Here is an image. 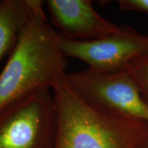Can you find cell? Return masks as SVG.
<instances>
[{"label":"cell","instance_id":"cell-3","mask_svg":"<svg viewBox=\"0 0 148 148\" xmlns=\"http://www.w3.org/2000/svg\"><path fill=\"white\" fill-rule=\"evenodd\" d=\"M56 112L50 89L0 112V148H54Z\"/></svg>","mask_w":148,"mask_h":148},{"label":"cell","instance_id":"cell-1","mask_svg":"<svg viewBox=\"0 0 148 148\" xmlns=\"http://www.w3.org/2000/svg\"><path fill=\"white\" fill-rule=\"evenodd\" d=\"M44 2L32 0L31 17L0 73V112L38 91L52 90L66 74L58 32L48 22Z\"/></svg>","mask_w":148,"mask_h":148},{"label":"cell","instance_id":"cell-5","mask_svg":"<svg viewBox=\"0 0 148 148\" xmlns=\"http://www.w3.org/2000/svg\"><path fill=\"white\" fill-rule=\"evenodd\" d=\"M58 43L66 58L79 59L97 72L125 70L132 61L148 52V36L128 27H122L119 32L104 38L86 41L58 34Z\"/></svg>","mask_w":148,"mask_h":148},{"label":"cell","instance_id":"cell-6","mask_svg":"<svg viewBox=\"0 0 148 148\" xmlns=\"http://www.w3.org/2000/svg\"><path fill=\"white\" fill-rule=\"evenodd\" d=\"M49 19L60 36L75 40H93L121 30L101 16L90 0H48Z\"/></svg>","mask_w":148,"mask_h":148},{"label":"cell","instance_id":"cell-4","mask_svg":"<svg viewBox=\"0 0 148 148\" xmlns=\"http://www.w3.org/2000/svg\"><path fill=\"white\" fill-rule=\"evenodd\" d=\"M71 88L91 105L148 123V101L127 69L97 72L86 69L66 74Z\"/></svg>","mask_w":148,"mask_h":148},{"label":"cell","instance_id":"cell-10","mask_svg":"<svg viewBox=\"0 0 148 148\" xmlns=\"http://www.w3.org/2000/svg\"><path fill=\"white\" fill-rule=\"evenodd\" d=\"M2 2H3V1H2V0H0V6H1V4H2Z\"/></svg>","mask_w":148,"mask_h":148},{"label":"cell","instance_id":"cell-9","mask_svg":"<svg viewBox=\"0 0 148 148\" xmlns=\"http://www.w3.org/2000/svg\"><path fill=\"white\" fill-rule=\"evenodd\" d=\"M142 148H148V138L147 139V141L145 142V143L143 144V147Z\"/></svg>","mask_w":148,"mask_h":148},{"label":"cell","instance_id":"cell-7","mask_svg":"<svg viewBox=\"0 0 148 148\" xmlns=\"http://www.w3.org/2000/svg\"><path fill=\"white\" fill-rule=\"evenodd\" d=\"M32 0H3L0 6V60L16 45L29 21Z\"/></svg>","mask_w":148,"mask_h":148},{"label":"cell","instance_id":"cell-2","mask_svg":"<svg viewBox=\"0 0 148 148\" xmlns=\"http://www.w3.org/2000/svg\"><path fill=\"white\" fill-rule=\"evenodd\" d=\"M66 74L52 87L57 122L54 148L143 147L148 123L86 102L71 88Z\"/></svg>","mask_w":148,"mask_h":148},{"label":"cell","instance_id":"cell-8","mask_svg":"<svg viewBox=\"0 0 148 148\" xmlns=\"http://www.w3.org/2000/svg\"><path fill=\"white\" fill-rule=\"evenodd\" d=\"M127 70L148 101V52L132 61Z\"/></svg>","mask_w":148,"mask_h":148}]
</instances>
